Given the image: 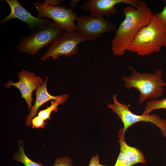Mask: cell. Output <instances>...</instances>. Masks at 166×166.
Here are the masks:
<instances>
[{"label":"cell","mask_w":166,"mask_h":166,"mask_svg":"<svg viewBox=\"0 0 166 166\" xmlns=\"http://www.w3.org/2000/svg\"><path fill=\"white\" fill-rule=\"evenodd\" d=\"M86 41L87 39L76 32L65 31L52 42L48 49L40 59L45 61L50 57L56 60L63 55L70 57L77 52L78 45Z\"/></svg>","instance_id":"cell-6"},{"label":"cell","mask_w":166,"mask_h":166,"mask_svg":"<svg viewBox=\"0 0 166 166\" xmlns=\"http://www.w3.org/2000/svg\"><path fill=\"white\" fill-rule=\"evenodd\" d=\"M129 68L132 70L131 75L123 77L122 79L127 88H135L140 92L139 104L148 99L157 98L162 95L164 91L163 87L166 86V83L162 79V70H157L153 73H142L132 66Z\"/></svg>","instance_id":"cell-3"},{"label":"cell","mask_w":166,"mask_h":166,"mask_svg":"<svg viewBox=\"0 0 166 166\" xmlns=\"http://www.w3.org/2000/svg\"><path fill=\"white\" fill-rule=\"evenodd\" d=\"M100 164L98 154L93 156L90 160L89 166H98Z\"/></svg>","instance_id":"cell-21"},{"label":"cell","mask_w":166,"mask_h":166,"mask_svg":"<svg viewBox=\"0 0 166 166\" xmlns=\"http://www.w3.org/2000/svg\"><path fill=\"white\" fill-rule=\"evenodd\" d=\"M113 98L114 102L113 104L107 103L108 108L111 109L121 120L124 125L123 128L125 134L129 127L141 121L151 123L159 128L161 132H166V120L161 118L155 114H135L129 109L130 105L121 104L118 101L116 95H114Z\"/></svg>","instance_id":"cell-5"},{"label":"cell","mask_w":166,"mask_h":166,"mask_svg":"<svg viewBox=\"0 0 166 166\" xmlns=\"http://www.w3.org/2000/svg\"><path fill=\"white\" fill-rule=\"evenodd\" d=\"M130 160L124 153L120 151L117 160L114 166H132Z\"/></svg>","instance_id":"cell-17"},{"label":"cell","mask_w":166,"mask_h":166,"mask_svg":"<svg viewBox=\"0 0 166 166\" xmlns=\"http://www.w3.org/2000/svg\"><path fill=\"white\" fill-rule=\"evenodd\" d=\"M64 29L53 21L39 27L35 32L22 38L16 48L21 52L36 54L42 48L50 44Z\"/></svg>","instance_id":"cell-4"},{"label":"cell","mask_w":166,"mask_h":166,"mask_svg":"<svg viewBox=\"0 0 166 166\" xmlns=\"http://www.w3.org/2000/svg\"><path fill=\"white\" fill-rule=\"evenodd\" d=\"M64 1L63 0H45L44 3L52 6H56Z\"/></svg>","instance_id":"cell-20"},{"label":"cell","mask_w":166,"mask_h":166,"mask_svg":"<svg viewBox=\"0 0 166 166\" xmlns=\"http://www.w3.org/2000/svg\"><path fill=\"white\" fill-rule=\"evenodd\" d=\"M48 80V77H46L43 84L35 91V102L34 105L31 108L30 113L26 117V123L28 126L30 125L32 119L35 117L40 106L50 100H56L61 96V95L53 96L49 93L47 89Z\"/></svg>","instance_id":"cell-12"},{"label":"cell","mask_w":166,"mask_h":166,"mask_svg":"<svg viewBox=\"0 0 166 166\" xmlns=\"http://www.w3.org/2000/svg\"><path fill=\"white\" fill-rule=\"evenodd\" d=\"M124 20L115 31L111 49L115 55H121L127 50L140 31L149 23L153 15L144 1H139L137 8L128 6L123 11Z\"/></svg>","instance_id":"cell-1"},{"label":"cell","mask_w":166,"mask_h":166,"mask_svg":"<svg viewBox=\"0 0 166 166\" xmlns=\"http://www.w3.org/2000/svg\"><path fill=\"white\" fill-rule=\"evenodd\" d=\"M19 81L13 82L12 80L8 81L4 85L6 88L9 89L11 86L18 89L21 93V97L26 101L30 111L32 106V93L35 89L41 86L44 83L42 79L35 74L23 70L18 73Z\"/></svg>","instance_id":"cell-9"},{"label":"cell","mask_w":166,"mask_h":166,"mask_svg":"<svg viewBox=\"0 0 166 166\" xmlns=\"http://www.w3.org/2000/svg\"><path fill=\"white\" fill-rule=\"evenodd\" d=\"M165 2H166V1ZM156 14L159 16L164 21L166 25V4L163 10L161 12Z\"/></svg>","instance_id":"cell-22"},{"label":"cell","mask_w":166,"mask_h":166,"mask_svg":"<svg viewBox=\"0 0 166 166\" xmlns=\"http://www.w3.org/2000/svg\"><path fill=\"white\" fill-rule=\"evenodd\" d=\"M162 134L164 136L166 139V132H161Z\"/></svg>","instance_id":"cell-24"},{"label":"cell","mask_w":166,"mask_h":166,"mask_svg":"<svg viewBox=\"0 0 166 166\" xmlns=\"http://www.w3.org/2000/svg\"><path fill=\"white\" fill-rule=\"evenodd\" d=\"M124 135L123 128H122L118 132L120 151L127 155L133 165L138 163H146V161L142 152L138 148L128 145L125 141Z\"/></svg>","instance_id":"cell-13"},{"label":"cell","mask_w":166,"mask_h":166,"mask_svg":"<svg viewBox=\"0 0 166 166\" xmlns=\"http://www.w3.org/2000/svg\"><path fill=\"white\" fill-rule=\"evenodd\" d=\"M68 95L66 94L61 95V96L54 101L51 102V105L47 106V108L40 111L38 113V116L42 118L44 121L51 119V114L53 111L56 112L57 110V107L59 104L62 105L67 100Z\"/></svg>","instance_id":"cell-14"},{"label":"cell","mask_w":166,"mask_h":166,"mask_svg":"<svg viewBox=\"0 0 166 166\" xmlns=\"http://www.w3.org/2000/svg\"><path fill=\"white\" fill-rule=\"evenodd\" d=\"M13 159L21 162L25 166H44L41 162L37 163L28 158L25 152L23 147L20 145L18 152L14 154Z\"/></svg>","instance_id":"cell-15"},{"label":"cell","mask_w":166,"mask_h":166,"mask_svg":"<svg viewBox=\"0 0 166 166\" xmlns=\"http://www.w3.org/2000/svg\"><path fill=\"white\" fill-rule=\"evenodd\" d=\"M42 118L38 116L33 118L31 121L32 127V128H43L46 124V123Z\"/></svg>","instance_id":"cell-18"},{"label":"cell","mask_w":166,"mask_h":166,"mask_svg":"<svg viewBox=\"0 0 166 166\" xmlns=\"http://www.w3.org/2000/svg\"><path fill=\"white\" fill-rule=\"evenodd\" d=\"M76 21L77 33L87 41L94 40L117 29L112 20L106 19L103 17L82 15L78 17Z\"/></svg>","instance_id":"cell-8"},{"label":"cell","mask_w":166,"mask_h":166,"mask_svg":"<svg viewBox=\"0 0 166 166\" xmlns=\"http://www.w3.org/2000/svg\"><path fill=\"white\" fill-rule=\"evenodd\" d=\"M160 109H166V97L161 100L156 99L148 101L142 114H149L152 111Z\"/></svg>","instance_id":"cell-16"},{"label":"cell","mask_w":166,"mask_h":166,"mask_svg":"<svg viewBox=\"0 0 166 166\" xmlns=\"http://www.w3.org/2000/svg\"><path fill=\"white\" fill-rule=\"evenodd\" d=\"M139 1L137 0H89L86 2L80 8L90 11V15L94 17L109 16L117 12L116 5L123 3L135 8L138 6Z\"/></svg>","instance_id":"cell-11"},{"label":"cell","mask_w":166,"mask_h":166,"mask_svg":"<svg viewBox=\"0 0 166 166\" xmlns=\"http://www.w3.org/2000/svg\"><path fill=\"white\" fill-rule=\"evenodd\" d=\"M80 0H71L69 2V5L71 7V9H72L73 8H75L77 3Z\"/></svg>","instance_id":"cell-23"},{"label":"cell","mask_w":166,"mask_h":166,"mask_svg":"<svg viewBox=\"0 0 166 166\" xmlns=\"http://www.w3.org/2000/svg\"><path fill=\"white\" fill-rule=\"evenodd\" d=\"M33 4L38 10V18L52 19L65 31H77V26L74 21L78 17L70 8L62 6H52L37 1Z\"/></svg>","instance_id":"cell-7"},{"label":"cell","mask_w":166,"mask_h":166,"mask_svg":"<svg viewBox=\"0 0 166 166\" xmlns=\"http://www.w3.org/2000/svg\"><path fill=\"white\" fill-rule=\"evenodd\" d=\"M162 47H166V25L154 14L148 24L137 34L127 50L144 56L159 52Z\"/></svg>","instance_id":"cell-2"},{"label":"cell","mask_w":166,"mask_h":166,"mask_svg":"<svg viewBox=\"0 0 166 166\" xmlns=\"http://www.w3.org/2000/svg\"><path fill=\"white\" fill-rule=\"evenodd\" d=\"M4 1L8 4L11 11L9 15L1 20V25L12 19L17 18L26 23L30 29L34 30L52 21L34 16L21 5L18 0H4Z\"/></svg>","instance_id":"cell-10"},{"label":"cell","mask_w":166,"mask_h":166,"mask_svg":"<svg viewBox=\"0 0 166 166\" xmlns=\"http://www.w3.org/2000/svg\"><path fill=\"white\" fill-rule=\"evenodd\" d=\"M98 166H107L106 165H102V164H99Z\"/></svg>","instance_id":"cell-25"},{"label":"cell","mask_w":166,"mask_h":166,"mask_svg":"<svg viewBox=\"0 0 166 166\" xmlns=\"http://www.w3.org/2000/svg\"><path fill=\"white\" fill-rule=\"evenodd\" d=\"M53 166H73L71 159L69 157L57 158Z\"/></svg>","instance_id":"cell-19"}]
</instances>
